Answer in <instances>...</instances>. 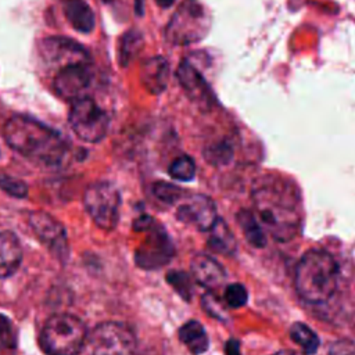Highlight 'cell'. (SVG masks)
I'll return each instance as SVG.
<instances>
[{
    "label": "cell",
    "instance_id": "cell-34",
    "mask_svg": "<svg viewBox=\"0 0 355 355\" xmlns=\"http://www.w3.org/2000/svg\"><path fill=\"white\" fill-rule=\"evenodd\" d=\"M155 3H157L159 7L166 8V7H171V6L175 3V0H155Z\"/></svg>",
    "mask_w": 355,
    "mask_h": 355
},
{
    "label": "cell",
    "instance_id": "cell-29",
    "mask_svg": "<svg viewBox=\"0 0 355 355\" xmlns=\"http://www.w3.org/2000/svg\"><path fill=\"white\" fill-rule=\"evenodd\" d=\"M0 189L15 198H24L28 194V186L22 180L7 175H0Z\"/></svg>",
    "mask_w": 355,
    "mask_h": 355
},
{
    "label": "cell",
    "instance_id": "cell-17",
    "mask_svg": "<svg viewBox=\"0 0 355 355\" xmlns=\"http://www.w3.org/2000/svg\"><path fill=\"white\" fill-rule=\"evenodd\" d=\"M21 259L22 248L18 237L11 232H0V279L11 276Z\"/></svg>",
    "mask_w": 355,
    "mask_h": 355
},
{
    "label": "cell",
    "instance_id": "cell-35",
    "mask_svg": "<svg viewBox=\"0 0 355 355\" xmlns=\"http://www.w3.org/2000/svg\"><path fill=\"white\" fill-rule=\"evenodd\" d=\"M272 355H302V354H300L297 351H291V349H282V351H277Z\"/></svg>",
    "mask_w": 355,
    "mask_h": 355
},
{
    "label": "cell",
    "instance_id": "cell-11",
    "mask_svg": "<svg viewBox=\"0 0 355 355\" xmlns=\"http://www.w3.org/2000/svg\"><path fill=\"white\" fill-rule=\"evenodd\" d=\"M93 78L94 71L92 61L69 64L57 71L53 80V87L61 98L75 101L86 96L85 93L90 87Z\"/></svg>",
    "mask_w": 355,
    "mask_h": 355
},
{
    "label": "cell",
    "instance_id": "cell-14",
    "mask_svg": "<svg viewBox=\"0 0 355 355\" xmlns=\"http://www.w3.org/2000/svg\"><path fill=\"white\" fill-rule=\"evenodd\" d=\"M176 76L184 93L198 105H209L212 103V92L204 80L198 69L189 61L182 60L176 69Z\"/></svg>",
    "mask_w": 355,
    "mask_h": 355
},
{
    "label": "cell",
    "instance_id": "cell-28",
    "mask_svg": "<svg viewBox=\"0 0 355 355\" xmlns=\"http://www.w3.org/2000/svg\"><path fill=\"white\" fill-rule=\"evenodd\" d=\"M223 300L225 302L232 306V308H240L243 305L247 304V300H248V294H247V290L243 284L240 283H233V284H229L226 288H225V294H223Z\"/></svg>",
    "mask_w": 355,
    "mask_h": 355
},
{
    "label": "cell",
    "instance_id": "cell-26",
    "mask_svg": "<svg viewBox=\"0 0 355 355\" xmlns=\"http://www.w3.org/2000/svg\"><path fill=\"white\" fill-rule=\"evenodd\" d=\"M204 157L209 164L219 166V165L227 164L232 159L233 150L227 143L222 141V143H216L207 147L204 150Z\"/></svg>",
    "mask_w": 355,
    "mask_h": 355
},
{
    "label": "cell",
    "instance_id": "cell-25",
    "mask_svg": "<svg viewBox=\"0 0 355 355\" xmlns=\"http://www.w3.org/2000/svg\"><path fill=\"white\" fill-rule=\"evenodd\" d=\"M166 280L182 298L190 301L193 294V284L187 273L182 270H171L166 273Z\"/></svg>",
    "mask_w": 355,
    "mask_h": 355
},
{
    "label": "cell",
    "instance_id": "cell-22",
    "mask_svg": "<svg viewBox=\"0 0 355 355\" xmlns=\"http://www.w3.org/2000/svg\"><path fill=\"white\" fill-rule=\"evenodd\" d=\"M290 337L291 340L300 345L305 354L311 355L315 354L320 345V340L318 334L305 323L302 322H295L290 327Z\"/></svg>",
    "mask_w": 355,
    "mask_h": 355
},
{
    "label": "cell",
    "instance_id": "cell-9",
    "mask_svg": "<svg viewBox=\"0 0 355 355\" xmlns=\"http://www.w3.org/2000/svg\"><path fill=\"white\" fill-rule=\"evenodd\" d=\"M144 232L147 233L146 239L137 247L135 254L137 266L143 269H158L166 265L175 252L169 236L162 226L155 223Z\"/></svg>",
    "mask_w": 355,
    "mask_h": 355
},
{
    "label": "cell",
    "instance_id": "cell-6",
    "mask_svg": "<svg viewBox=\"0 0 355 355\" xmlns=\"http://www.w3.org/2000/svg\"><path fill=\"white\" fill-rule=\"evenodd\" d=\"M83 205L100 229L112 230L116 226L119 219L121 194L112 183H92L85 190Z\"/></svg>",
    "mask_w": 355,
    "mask_h": 355
},
{
    "label": "cell",
    "instance_id": "cell-33",
    "mask_svg": "<svg viewBox=\"0 0 355 355\" xmlns=\"http://www.w3.org/2000/svg\"><path fill=\"white\" fill-rule=\"evenodd\" d=\"M225 354L226 355H241L240 343L236 338H230L225 345Z\"/></svg>",
    "mask_w": 355,
    "mask_h": 355
},
{
    "label": "cell",
    "instance_id": "cell-12",
    "mask_svg": "<svg viewBox=\"0 0 355 355\" xmlns=\"http://www.w3.org/2000/svg\"><path fill=\"white\" fill-rule=\"evenodd\" d=\"M28 222L37 236V239L53 252V255L60 261H67L69 250L67 233L62 226L53 215L44 211H33L28 216Z\"/></svg>",
    "mask_w": 355,
    "mask_h": 355
},
{
    "label": "cell",
    "instance_id": "cell-19",
    "mask_svg": "<svg viewBox=\"0 0 355 355\" xmlns=\"http://www.w3.org/2000/svg\"><path fill=\"white\" fill-rule=\"evenodd\" d=\"M208 232L209 237L207 244L212 251L223 255H232L236 251V239L223 219L218 218Z\"/></svg>",
    "mask_w": 355,
    "mask_h": 355
},
{
    "label": "cell",
    "instance_id": "cell-31",
    "mask_svg": "<svg viewBox=\"0 0 355 355\" xmlns=\"http://www.w3.org/2000/svg\"><path fill=\"white\" fill-rule=\"evenodd\" d=\"M0 341L6 345H14L15 338H14V329L11 322L0 313Z\"/></svg>",
    "mask_w": 355,
    "mask_h": 355
},
{
    "label": "cell",
    "instance_id": "cell-10",
    "mask_svg": "<svg viewBox=\"0 0 355 355\" xmlns=\"http://www.w3.org/2000/svg\"><path fill=\"white\" fill-rule=\"evenodd\" d=\"M39 53L46 65L55 67L57 71L69 64L92 61L90 54L83 46L64 36L42 39L39 43Z\"/></svg>",
    "mask_w": 355,
    "mask_h": 355
},
{
    "label": "cell",
    "instance_id": "cell-23",
    "mask_svg": "<svg viewBox=\"0 0 355 355\" xmlns=\"http://www.w3.org/2000/svg\"><path fill=\"white\" fill-rule=\"evenodd\" d=\"M143 47V37L140 35V32L130 29L128 32H125V35L121 37L119 40V46H118V58H119V64L122 67L128 65L137 53H140Z\"/></svg>",
    "mask_w": 355,
    "mask_h": 355
},
{
    "label": "cell",
    "instance_id": "cell-18",
    "mask_svg": "<svg viewBox=\"0 0 355 355\" xmlns=\"http://www.w3.org/2000/svg\"><path fill=\"white\" fill-rule=\"evenodd\" d=\"M62 10L65 18L75 31L80 33H90L94 29V12L85 0H65Z\"/></svg>",
    "mask_w": 355,
    "mask_h": 355
},
{
    "label": "cell",
    "instance_id": "cell-2",
    "mask_svg": "<svg viewBox=\"0 0 355 355\" xmlns=\"http://www.w3.org/2000/svg\"><path fill=\"white\" fill-rule=\"evenodd\" d=\"M3 136L14 151L40 166H60L68 153L62 136L32 116L12 115L4 123Z\"/></svg>",
    "mask_w": 355,
    "mask_h": 355
},
{
    "label": "cell",
    "instance_id": "cell-21",
    "mask_svg": "<svg viewBox=\"0 0 355 355\" xmlns=\"http://www.w3.org/2000/svg\"><path fill=\"white\" fill-rule=\"evenodd\" d=\"M237 223L247 239V241L257 248H263L266 245V236L255 215L248 209H241L237 212Z\"/></svg>",
    "mask_w": 355,
    "mask_h": 355
},
{
    "label": "cell",
    "instance_id": "cell-27",
    "mask_svg": "<svg viewBox=\"0 0 355 355\" xmlns=\"http://www.w3.org/2000/svg\"><path fill=\"white\" fill-rule=\"evenodd\" d=\"M154 196L166 204H175L183 198V190L172 183L166 182H157L153 186Z\"/></svg>",
    "mask_w": 355,
    "mask_h": 355
},
{
    "label": "cell",
    "instance_id": "cell-20",
    "mask_svg": "<svg viewBox=\"0 0 355 355\" xmlns=\"http://www.w3.org/2000/svg\"><path fill=\"white\" fill-rule=\"evenodd\" d=\"M180 341L193 355H201L208 349L209 341L202 324L197 320H189L179 329Z\"/></svg>",
    "mask_w": 355,
    "mask_h": 355
},
{
    "label": "cell",
    "instance_id": "cell-8",
    "mask_svg": "<svg viewBox=\"0 0 355 355\" xmlns=\"http://www.w3.org/2000/svg\"><path fill=\"white\" fill-rule=\"evenodd\" d=\"M92 355H135L136 336L121 322L100 323L90 337Z\"/></svg>",
    "mask_w": 355,
    "mask_h": 355
},
{
    "label": "cell",
    "instance_id": "cell-4",
    "mask_svg": "<svg viewBox=\"0 0 355 355\" xmlns=\"http://www.w3.org/2000/svg\"><path fill=\"white\" fill-rule=\"evenodd\" d=\"M85 323L71 313H57L44 323L39 344L47 355H78L86 343Z\"/></svg>",
    "mask_w": 355,
    "mask_h": 355
},
{
    "label": "cell",
    "instance_id": "cell-32",
    "mask_svg": "<svg viewBox=\"0 0 355 355\" xmlns=\"http://www.w3.org/2000/svg\"><path fill=\"white\" fill-rule=\"evenodd\" d=\"M327 355H355V344L347 338L338 340L330 347Z\"/></svg>",
    "mask_w": 355,
    "mask_h": 355
},
{
    "label": "cell",
    "instance_id": "cell-5",
    "mask_svg": "<svg viewBox=\"0 0 355 355\" xmlns=\"http://www.w3.org/2000/svg\"><path fill=\"white\" fill-rule=\"evenodd\" d=\"M211 28V14L197 0L183 1L165 26V40L172 46H187L204 39Z\"/></svg>",
    "mask_w": 355,
    "mask_h": 355
},
{
    "label": "cell",
    "instance_id": "cell-7",
    "mask_svg": "<svg viewBox=\"0 0 355 355\" xmlns=\"http://www.w3.org/2000/svg\"><path fill=\"white\" fill-rule=\"evenodd\" d=\"M68 121L76 136L89 143L100 141L108 130L105 111L89 96L72 101Z\"/></svg>",
    "mask_w": 355,
    "mask_h": 355
},
{
    "label": "cell",
    "instance_id": "cell-24",
    "mask_svg": "<svg viewBox=\"0 0 355 355\" xmlns=\"http://www.w3.org/2000/svg\"><path fill=\"white\" fill-rule=\"evenodd\" d=\"M169 175L179 182H189L196 175V164L189 155L175 158L169 166Z\"/></svg>",
    "mask_w": 355,
    "mask_h": 355
},
{
    "label": "cell",
    "instance_id": "cell-16",
    "mask_svg": "<svg viewBox=\"0 0 355 355\" xmlns=\"http://www.w3.org/2000/svg\"><path fill=\"white\" fill-rule=\"evenodd\" d=\"M169 76H171L169 64L161 55L151 57L146 60L141 65V71H140L141 83L146 87V90L153 94H158L166 89Z\"/></svg>",
    "mask_w": 355,
    "mask_h": 355
},
{
    "label": "cell",
    "instance_id": "cell-13",
    "mask_svg": "<svg viewBox=\"0 0 355 355\" xmlns=\"http://www.w3.org/2000/svg\"><path fill=\"white\" fill-rule=\"evenodd\" d=\"M178 220L207 232L216 222L215 202L205 194H190L180 200L176 211Z\"/></svg>",
    "mask_w": 355,
    "mask_h": 355
},
{
    "label": "cell",
    "instance_id": "cell-1",
    "mask_svg": "<svg viewBox=\"0 0 355 355\" xmlns=\"http://www.w3.org/2000/svg\"><path fill=\"white\" fill-rule=\"evenodd\" d=\"M255 214L279 241H288L301 229L302 212L298 190L293 183L275 175L262 176L252 189Z\"/></svg>",
    "mask_w": 355,
    "mask_h": 355
},
{
    "label": "cell",
    "instance_id": "cell-30",
    "mask_svg": "<svg viewBox=\"0 0 355 355\" xmlns=\"http://www.w3.org/2000/svg\"><path fill=\"white\" fill-rule=\"evenodd\" d=\"M202 308L214 318H218V319H223L226 316L225 313V309L222 308L220 302L218 301V298H215L211 293L205 294L202 297Z\"/></svg>",
    "mask_w": 355,
    "mask_h": 355
},
{
    "label": "cell",
    "instance_id": "cell-15",
    "mask_svg": "<svg viewBox=\"0 0 355 355\" xmlns=\"http://www.w3.org/2000/svg\"><path fill=\"white\" fill-rule=\"evenodd\" d=\"M190 266L194 280L209 291L218 290L226 282V272L223 266L209 255H196Z\"/></svg>",
    "mask_w": 355,
    "mask_h": 355
},
{
    "label": "cell",
    "instance_id": "cell-3",
    "mask_svg": "<svg viewBox=\"0 0 355 355\" xmlns=\"http://www.w3.org/2000/svg\"><path fill=\"white\" fill-rule=\"evenodd\" d=\"M338 265L334 258L323 250L306 251L295 269V290L309 304L329 301L338 283Z\"/></svg>",
    "mask_w": 355,
    "mask_h": 355
}]
</instances>
